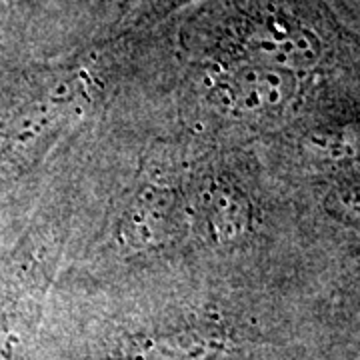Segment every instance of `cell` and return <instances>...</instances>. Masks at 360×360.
<instances>
[{
  "label": "cell",
  "instance_id": "cell-1",
  "mask_svg": "<svg viewBox=\"0 0 360 360\" xmlns=\"http://www.w3.org/2000/svg\"><path fill=\"white\" fill-rule=\"evenodd\" d=\"M298 75L245 60L229 66L210 86L212 103L224 115L240 120H272L283 116L298 94Z\"/></svg>",
  "mask_w": 360,
  "mask_h": 360
},
{
  "label": "cell",
  "instance_id": "cell-4",
  "mask_svg": "<svg viewBox=\"0 0 360 360\" xmlns=\"http://www.w3.org/2000/svg\"><path fill=\"white\" fill-rule=\"evenodd\" d=\"M208 231L220 245L245 238L252 226L250 200L231 180H214L202 194Z\"/></svg>",
  "mask_w": 360,
  "mask_h": 360
},
{
  "label": "cell",
  "instance_id": "cell-3",
  "mask_svg": "<svg viewBox=\"0 0 360 360\" xmlns=\"http://www.w3.org/2000/svg\"><path fill=\"white\" fill-rule=\"evenodd\" d=\"M179 217V198L165 184H144L124 206L116 240L120 248L148 250L162 246L174 234Z\"/></svg>",
  "mask_w": 360,
  "mask_h": 360
},
{
  "label": "cell",
  "instance_id": "cell-5",
  "mask_svg": "<svg viewBox=\"0 0 360 360\" xmlns=\"http://www.w3.org/2000/svg\"><path fill=\"white\" fill-rule=\"evenodd\" d=\"M222 342L210 333L186 330L148 338L134 345L120 360H214Z\"/></svg>",
  "mask_w": 360,
  "mask_h": 360
},
{
  "label": "cell",
  "instance_id": "cell-2",
  "mask_svg": "<svg viewBox=\"0 0 360 360\" xmlns=\"http://www.w3.org/2000/svg\"><path fill=\"white\" fill-rule=\"evenodd\" d=\"M245 60L309 72L321 63L322 40L309 25L283 13H266L252 18L240 37Z\"/></svg>",
  "mask_w": 360,
  "mask_h": 360
}]
</instances>
